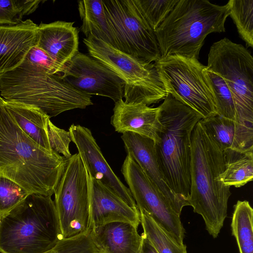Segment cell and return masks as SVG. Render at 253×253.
<instances>
[{"label": "cell", "instance_id": "21", "mask_svg": "<svg viewBox=\"0 0 253 253\" xmlns=\"http://www.w3.org/2000/svg\"><path fill=\"white\" fill-rule=\"evenodd\" d=\"M207 132L222 150H253V125L241 123L217 114L202 119Z\"/></svg>", "mask_w": 253, "mask_h": 253}, {"label": "cell", "instance_id": "22", "mask_svg": "<svg viewBox=\"0 0 253 253\" xmlns=\"http://www.w3.org/2000/svg\"><path fill=\"white\" fill-rule=\"evenodd\" d=\"M4 105L21 129L43 149L52 150L49 140L50 118L33 106L4 100ZM55 152V151H54Z\"/></svg>", "mask_w": 253, "mask_h": 253}, {"label": "cell", "instance_id": "18", "mask_svg": "<svg viewBox=\"0 0 253 253\" xmlns=\"http://www.w3.org/2000/svg\"><path fill=\"white\" fill-rule=\"evenodd\" d=\"M111 124L119 133L133 132L154 140H159L161 124L159 107L143 103H128L123 99L115 103Z\"/></svg>", "mask_w": 253, "mask_h": 253}, {"label": "cell", "instance_id": "20", "mask_svg": "<svg viewBox=\"0 0 253 253\" xmlns=\"http://www.w3.org/2000/svg\"><path fill=\"white\" fill-rule=\"evenodd\" d=\"M137 228L130 223L114 222L93 228L89 234L100 253H140L143 237Z\"/></svg>", "mask_w": 253, "mask_h": 253}, {"label": "cell", "instance_id": "23", "mask_svg": "<svg viewBox=\"0 0 253 253\" xmlns=\"http://www.w3.org/2000/svg\"><path fill=\"white\" fill-rule=\"evenodd\" d=\"M82 21L81 29L85 38L92 36L116 48L113 35L108 24L102 0L78 1Z\"/></svg>", "mask_w": 253, "mask_h": 253}, {"label": "cell", "instance_id": "32", "mask_svg": "<svg viewBox=\"0 0 253 253\" xmlns=\"http://www.w3.org/2000/svg\"><path fill=\"white\" fill-rule=\"evenodd\" d=\"M89 233L62 238L52 250L45 253H98Z\"/></svg>", "mask_w": 253, "mask_h": 253}, {"label": "cell", "instance_id": "2", "mask_svg": "<svg viewBox=\"0 0 253 253\" xmlns=\"http://www.w3.org/2000/svg\"><path fill=\"white\" fill-rule=\"evenodd\" d=\"M201 120L191 134L188 203L194 212L203 218L209 233L216 238L227 216V203L231 193L230 187L224 185L219 179L224 168L223 152Z\"/></svg>", "mask_w": 253, "mask_h": 253}, {"label": "cell", "instance_id": "19", "mask_svg": "<svg viewBox=\"0 0 253 253\" xmlns=\"http://www.w3.org/2000/svg\"><path fill=\"white\" fill-rule=\"evenodd\" d=\"M74 22L57 21L39 27L37 46L63 66L79 52V31Z\"/></svg>", "mask_w": 253, "mask_h": 253}, {"label": "cell", "instance_id": "3", "mask_svg": "<svg viewBox=\"0 0 253 253\" xmlns=\"http://www.w3.org/2000/svg\"><path fill=\"white\" fill-rule=\"evenodd\" d=\"M158 107L161 129L155 144L159 164L172 191L188 203L191 134L203 118L169 93Z\"/></svg>", "mask_w": 253, "mask_h": 253}, {"label": "cell", "instance_id": "6", "mask_svg": "<svg viewBox=\"0 0 253 253\" xmlns=\"http://www.w3.org/2000/svg\"><path fill=\"white\" fill-rule=\"evenodd\" d=\"M0 91L5 101L35 106L50 118L93 104L91 95L76 90L59 75L48 73L25 59L18 67L0 76Z\"/></svg>", "mask_w": 253, "mask_h": 253}, {"label": "cell", "instance_id": "11", "mask_svg": "<svg viewBox=\"0 0 253 253\" xmlns=\"http://www.w3.org/2000/svg\"><path fill=\"white\" fill-rule=\"evenodd\" d=\"M54 194L62 238L89 232L86 172L78 153L68 159Z\"/></svg>", "mask_w": 253, "mask_h": 253}, {"label": "cell", "instance_id": "1", "mask_svg": "<svg viewBox=\"0 0 253 253\" xmlns=\"http://www.w3.org/2000/svg\"><path fill=\"white\" fill-rule=\"evenodd\" d=\"M0 96V176L22 186L29 193L51 196L68 159L46 150L18 126Z\"/></svg>", "mask_w": 253, "mask_h": 253}, {"label": "cell", "instance_id": "7", "mask_svg": "<svg viewBox=\"0 0 253 253\" xmlns=\"http://www.w3.org/2000/svg\"><path fill=\"white\" fill-rule=\"evenodd\" d=\"M89 55L116 74L124 83L128 103L149 106L164 99L168 93L154 63L139 60L92 36L84 38Z\"/></svg>", "mask_w": 253, "mask_h": 253}, {"label": "cell", "instance_id": "27", "mask_svg": "<svg viewBox=\"0 0 253 253\" xmlns=\"http://www.w3.org/2000/svg\"><path fill=\"white\" fill-rule=\"evenodd\" d=\"M144 236L158 253H187L186 247L179 245L146 212L138 209Z\"/></svg>", "mask_w": 253, "mask_h": 253}, {"label": "cell", "instance_id": "13", "mask_svg": "<svg viewBox=\"0 0 253 253\" xmlns=\"http://www.w3.org/2000/svg\"><path fill=\"white\" fill-rule=\"evenodd\" d=\"M59 75L64 82L84 94L109 97L115 103L124 97L123 81L90 55L79 52L63 66Z\"/></svg>", "mask_w": 253, "mask_h": 253}, {"label": "cell", "instance_id": "25", "mask_svg": "<svg viewBox=\"0 0 253 253\" xmlns=\"http://www.w3.org/2000/svg\"><path fill=\"white\" fill-rule=\"evenodd\" d=\"M253 210L249 202L238 201L234 206L231 229L240 253H253Z\"/></svg>", "mask_w": 253, "mask_h": 253}, {"label": "cell", "instance_id": "5", "mask_svg": "<svg viewBox=\"0 0 253 253\" xmlns=\"http://www.w3.org/2000/svg\"><path fill=\"white\" fill-rule=\"evenodd\" d=\"M62 238L51 196L29 194L0 217L1 253H45Z\"/></svg>", "mask_w": 253, "mask_h": 253}, {"label": "cell", "instance_id": "28", "mask_svg": "<svg viewBox=\"0 0 253 253\" xmlns=\"http://www.w3.org/2000/svg\"><path fill=\"white\" fill-rule=\"evenodd\" d=\"M229 16L247 46L253 47V0H230Z\"/></svg>", "mask_w": 253, "mask_h": 253}, {"label": "cell", "instance_id": "14", "mask_svg": "<svg viewBox=\"0 0 253 253\" xmlns=\"http://www.w3.org/2000/svg\"><path fill=\"white\" fill-rule=\"evenodd\" d=\"M68 132L89 175L110 189L128 206L138 209L128 188L122 183L106 162L90 130L73 124Z\"/></svg>", "mask_w": 253, "mask_h": 253}, {"label": "cell", "instance_id": "35", "mask_svg": "<svg viewBox=\"0 0 253 253\" xmlns=\"http://www.w3.org/2000/svg\"></svg>", "mask_w": 253, "mask_h": 253}, {"label": "cell", "instance_id": "15", "mask_svg": "<svg viewBox=\"0 0 253 253\" xmlns=\"http://www.w3.org/2000/svg\"><path fill=\"white\" fill-rule=\"evenodd\" d=\"M90 230L94 227L114 222L140 223L138 209L128 206L118 195L86 172Z\"/></svg>", "mask_w": 253, "mask_h": 253}, {"label": "cell", "instance_id": "30", "mask_svg": "<svg viewBox=\"0 0 253 253\" xmlns=\"http://www.w3.org/2000/svg\"><path fill=\"white\" fill-rule=\"evenodd\" d=\"M42 0H0V26H15L34 12Z\"/></svg>", "mask_w": 253, "mask_h": 253}, {"label": "cell", "instance_id": "17", "mask_svg": "<svg viewBox=\"0 0 253 253\" xmlns=\"http://www.w3.org/2000/svg\"><path fill=\"white\" fill-rule=\"evenodd\" d=\"M39 38L38 25L30 19L15 26H0V76L20 65Z\"/></svg>", "mask_w": 253, "mask_h": 253}, {"label": "cell", "instance_id": "9", "mask_svg": "<svg viewBox=\"0 0 253 253\" xmlns=\"http://www.w3.org/2000/svg\"><path fill=\"white\" fill-rule=\"evenodd\" d=\"M167 92L200 114L203 119L216 115L213 95L198 59L177 55L154 62Z\"/></svg>", "mask_w": 253, "mask_h": 253}, {"label": "cell", "instance_id": "12", "mask_svg": "<svg viewBox=\"0 0 253 253\" xmlns=\"http://www.w3.org/2000/svg\"><path fill=\"white\" fill-rule=\"evenodd\" d=\"M121 172L138 209L150 215L179 245L184 246L185 231L180 215L128 155Z\"/></svg>", "mask_w": 253, "mask_h": 253}, {"label": "cell", "instance_id": "24", "mask_svg": "<svg viewBox=\"0 0 253 253\" xmlns=\"http://www.w3.org/2000/svg\"><path fill=\"white\" fill-rule=\"evenodd\" d=\"M222 152L224 168L219 179L224 185L240 187L253 180V150L228 149Z\"/></svg>", "mask_w": 253, "mask_h": 253}, {"label": "cell", "instance_id": "33", "mask_svg": "<svg viewBox=\"0 0 253 253\" xmlns=\"http://www.w3.org/2000/svg\"><path fill=\"white\" fill-rule=\"evenodd\" d=\"M25 59L32 63L42 67L47 72L51 74L59 75L63 67L59 65L37 45L30 49Z\"/></svg>", "mask_w": 253, "mask_h": 253}, {"label": "cell", "instance_id": "4", "mask_svg": "<svg viewBox=\"0 0 253 253\" xmlns=\"http://www.w3.org/2000/svg\"><path fill=\"white\" fill-rule=\"evenodd\" d=\"M229 14L228 2L219 5L207 0H178L155 31L161 58L177 55L198 59L207 36L225 32Z\"/></svg>", "mask_w": 253, "mask_h": 253}, {"label": "cell", "instance_id": "29", "mask_svg": "<svg viewBox=\"0 0 253 253\" xmlns=\"http://www.w3.org/2000/svg\"><path fill=\"white\" fill-rule=\"evenodd\" d=\"M178 0H133L143 17L155 32L173 9Z\"/></svg>", "mask_w": 253, "mask_h": 253}, {"label": "cell", "instance_id": "8", "mask_svg": "<svg viewBox=\"0 0 253 253\" xmlns=\"http://www.w3.org/2000/svg\"><path fill=\"white\" fill-rule=\"evenodd\" d=\"M207 68L221 77L235 102L238 122L253 125V57L243 45L224 38L214 42Z\"/></svg>", "mask_w": 253, "mask_h": 253}, {"label": "cell", "instance_id": "34", "mask_svg": "<svg viewBox=\"0 0 253 253\" xmlns=\"http://www.w3.org/2000/svg\"><path fill=\"white\" fill-rule=\"evenodd\" d=\"M143 241L140 253H158L156 249L142 233Z\"/></svg>", "mask_w": 253, "mask_h": 253}, {"label": "cell", "instance_id": "16", "mask_svg": "<svg viewBox=\"0 0 253 253\" xmlns=\"http://www.w3.org/2000/svg\"><path fill=\"white\" fill-rule=\"evenodd\" d=\"M121 138L128 155L140 167L149 179L180 215L188 202L177 196L168 184L160 167L154 140L138 134L126 132Z\"/></svg>", "mask_w": 253, "mask_h": 253}, {"label": "cell", "instance_id": "31", "mask_svg": "<svg viewBox=\"0 0 253 253\" xmlns=\"http://www.w3.org/2000/svg\"><path fill=\"white\" fill-rule=\"evenodd\" d=\"M29 194L15 182L0 176V217L18 205Z\"/></svg>", "mask_w": 253, "mask_h": 253}, {"label": "cell", "instance_id": "26", "mask_svg": "<svg viewBox=\"0 0 253 253\" xmlns=\"http://www.w3.org/2000/svg\"><path fill=\"white\" fill-rule=\"evenodd\" d=\"M204 73L212 91L217 115L238 122L232 93L223 79L206 66Z\"/></svg>", "mask_w": 253, "mask_h": 253}, {"label": "cell", "instance_id": "10", "mask_svg": "<svg viewBox=\"0 0 253 253\" xmlns=\"http://www.w3.org/2000/svg\"><path fill=\"white\" fill-rule=\"evenodd\" d=\"M105 14L119 50L141 61L161 58L155 34L133 0H102Z\"/></svg>", "mask_w": 253, "mask_h": 253}]
</instances>
